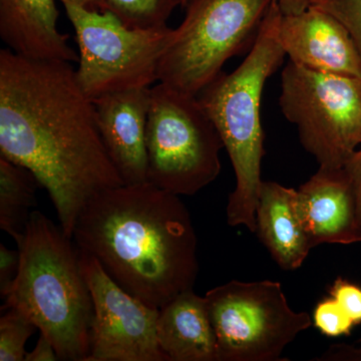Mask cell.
Returning <instances> with one entry per match:
<instances>
[{"instance_id":"obj_1","label":"cell","mask_w":361,"mask_h":361,"mask_svg":"<svg viewBox=\"0 0 361 361\" xmlns=\"http://www.w3.org/2000/svg\"><path fill=\"white\" fill-rule=\"evenodd\" d=\"M0 156L35 175L71 239L87 202L123 185L71 63L8 49L0 51Z\"/></svg>"},{"instance_id":"obj_2","label":"cell","mask_w":361,"mask_h":361,"mask_svg":"<svg viewBox=\"0 0 361 361\" xmlns=\"http://www.w3.org/2000/svg\"><path fill=\"white\" fill-rule=\"evenodd\" d=\"M73 240L123 290L157 310L193 289L198 277L191 214L180 196L149 182L111 188L90 199Z\"/></svg>"},{"instance_id":"obj_3","label":"cell","mask_w":361,"mask_h":361,"mask_svg":"<svg viewBox=\"0 0 361 361\" xmlns=\"http://www.w3.org/2000/svg\"><path fill=\"white\" fill-rule=\"evenodd\" d=\"M73 240L33 211L18 243V276L2 308H13L54 344L59 360L87 361L94 303Z\"/></svg>"},{"instance_id":"obj_4","label":"cell","mask_w":361,"mask_h":361,"mask_svg":"<svg viewBox=\"0 0 361 361\" xmlns=\"http://www.w3.org/2000/svg\"><path fill=\"white\" fill-rule=\"evenodd\" d=\"M282 11L273 0L246 59L232 73L221 71L198 94L215 123L234 169L236 186L228 200L227 222L256 231L257 206L264 151L261 99L268 78L283 63L279 39Z\"/></svg>"},{"instance_id":"obj_5","label":"cell","mask_w":361,"mask_h":361,"mask_svg":"<svg viewBox=\"0 0 361 361\" xmlns=\"http://www.w3.org/2000/svg\"><path fill=\"white\" fill-rule=\"evenodd\" d=\"M222 149V137L198 97L161 82L149 89V183L177 196H193L220 175Z\"/></svg>"},{"instance_id":"obj_6","label":"cell","mask_w":361,"mask_h":361,"mask_svg":"<svg viewBox=\"0 0 361 361\" xmlns=\"http://www.w3.org/2000/svg\"><path fill=\"white\" fill-rule=\"evenodd\" d=\"M273 0H188L173 28L158 82L198 97L228 59L252 47Z\"/></svg>"},{"instance_id":"obj_7","label":"cell","mask_w":361,"mask_h":361,"mask_svg":"<svg viewBox=\"0 0 361 361\" xmlns=\"http://www.w3.org/2000/svg\"><path fill=\"white\" fill-rule=\"evenodd\" d=\"M61 4L77 37L75 78L92 102L158 82L159 66L173 28H132L110 11H92L68 0Z\"/></svg>"},{"instance_id":"obj_8","label":"cell","mask_w":361,"mask_h":361,"mask_svg":"<svg viewBox=\"0 0 361 361\" xmlns=\"http://www.w3.org/2000/svg\"><path fill=\"white\" fill-rule=\"evenodd\" d=\"M280 108L319 167L341 169L361 146V78L320 73L288 61Z\"/></svg>"},{"instance_id":"obj_9","label":"cell","mask_w":361,"mask_h":361,"mask_svg":"<svg viewBox=\"0 0 361 361\" xmlns=\"http://www.w3.org/2000/svg\"><path fill=\"white\" fill-rule=\"evenodd\" d=\"M217 338L218 361H277L312 324L307 312L290 307L281 283L232 280L207 292Z\"/></svg>"},{"instance_id":"obj_10","label":"cell","mask_w":361,"mask_h":361,"mask_svg":"<svg viewBox=\"0 0 361 361\" xmlns=\"http://www.w3.org/2000/svg\"><path fill=\"white\" fill-rule=\"evenodd\" d=\"M78 253L94 303L87 361H169L157 336L159 310L123 290L96 258Z\"/></svg>"},{"instance_id":"obj_11","label":"cell","mask_w":361,"mask_h":361,"mask_svg":"<svg viewBox=\"0 0 361 361\" xmlns=\"http://www.w3.org/2000/svg\"><path fill=\"white\" fill-rule=\"evenodd\" d=\"M279 39L289 61L310 70L361 78V56L350 33L314 6L282 13Z\"/></svg>"},{"instance_id":"obj_12","label":"cell","mask_w":361,"mask_h":361,"mask_svg":"<svg viewBox=\"0 0 361 361\" xmlns=\"http://www.w3.org/2000/svg\"><path fill=\"white\" fill-rule=\"evenodd\" d=\"M297 208L311 247L361 242V226L345 171L319 167L297 190Z\"/></svg>"},{"instance_id":"obj_13","label":"cell","mask_w":361,"mask_h":361,"mask_svg":"<svg viewBox=\"0 0 361 361\" xmlns=\"http://www.w3.org/2000/svg\"><path fill=\"white\" fill-rule=\"evenodd\" d=\"M149 89L114 92L94 99L97 126L123 185L147 180V121Z\"/></svg>"},{"instance_id":"obj_14","label":"cell","mask_w":361,"mask_h":361,"mask_svg":"<svg viewBox=\"0 0 361 361\" xmlns=\"http://www.w3.org/2000/svg\"><path fill=\"white\" fill-rule=\"evenodd\" d=\"M58 18L56 0H0V37L23 58L77 63L70 37L58 30Z\"/></svg>"},{"instance_id":"obj_15","label":"cell","mask_w":361,"mask_h":361,"mask_svg":"<svg viewBox=\"0 0 361 361\" xmlns=\"http://www.w3.org/2000/svg\"><path fill=\"white\" fill-rule=\"evenodd\" d=\"M255 232L282 270L298 269L312 249L297 208V190L276 182L262 180Z\"/></svg>"},{"instance_id":"obj_16","label":"cell","mask_w":361,"mask_h":361,"mask_svg":"<svg viewBox=\"0 0 361 361\" xmlns=\"http://www.w3.org/2000/svg\"><path fill=\"white\" fill-rule=\"evenodd\" d=\"M157 336L169 361H218L217 338L205 297L187 290L159 310Z\"/></svg>"},{"instance_id":"obj_17","label":"cell","mask_w":361,"mask_h":361,"mask_svg":"<svg viewBox=\"0 0 361 361\" xmlns=\"http://www.w3.org/2000/svg\"><path fill=\"white\" fill-rule=\"evenodd\" d=\"M39 180L27 169L0 156V229L20 243L37 207Z\"/></svg>"},{"instance_id":"obj_18","label":"cell","mask_w":361,"mask_h":361,"mask_svg":"<svg viewBox=\"0 0 361 361\" xmlns=\"http://www.w3.org/2000/svg\"><path fill=\"white\" fill-rule=\"evenodd\" d=\"M184 0H106V11L132 28H154L167 25L171 14Z\"/></svg>"},{"instance_id":"obj_19","label":"cell","mask_w":361,"mask_h":361,"mask_svg":"<svg viewBox=\"0 0 361 361\" xmlns=\"http://www.w3.org/2000/svg\"><path fill=\"white\" fill-rule=\"evenodd\" d=\"M35 329L18 310L6 308L0 318V361L25 360V344Z\"/></svg>"},{"instance_id":"obj_20","label":"cell","mask_w":361,"mask_h":361,"mask_svg":"<svg viewBox=\"0 0 361 361\" xmlns=\"http://www.w3.org/2000/svg\"><path fill=\"white\" fill-rule=\"evenodd\" d=\"M316 329L324 336H348L355 326L351 318L332 297L317 304L313 314Z\"/></svg>"},{"instance_id":"obj_21","label":"cell","mask_w":361,"mask_h":361,"mask_svg":"<svg viewBox=\"0 0 361 361\" xmlns=\"http://www.w3.org/2000/svg\"><path fill=\"white\" fill-rule=\"evenodd\" d=\"M336 18L350 33L361 56V0H315L312 6Z\"/></svg>"},{"instance_id":"obj_22","label":"cell","mask_w":361,"mask_h":361,"mask_svg":"<svg viewBox=\"0 0 361 361\" xmlns=\"http://www.w3.org/2000/svg\"><path fill=\"white\" fill-rule=\"evenodd\" d=\"M330 296L348 313L355 325L361 324V287L337 278L330 288Z\"/></svg>"},{"instance_id":"obj_23","label":"cell","mask_w":361,"mask_h":361,"mask_svg":"<svg viewBox=\"0 0 361 361\" xmlns=\"http://www.w3.org/2000/svg\"><path fill=\"white\" fill-rule=\"evenodd\" d=\"M20 264V253L0 244V295L4 298L11 290L18 276Z\"/></svg>"},{"instance_id":"obj_24","label":"cell","mask_w":361,"mask_h":361,"mask_svg":"<svg viewBox=\"0 0 361 361\" xmlns=\"http://www.w3.org/2000/svg\"><path fill=\"white\" fill-rule=\"evenodd\" d=\"M343 169L355 193L358 219L361 226V147L351 155Z\"/></svg>"},{"instance_id":"obj_25","label":"cell","mask_w":361,"mask_h":361,"mask_svg":"<svg viewBox=\"0 0 361 361\" xmlns=\"http://www.w3.org/2000/svg\"><path fill=\"white\" fill-rule=\"evenodd\" d=\"M360 345L345 343L332 344L320 357L315 360L322 361H361V341Z\"/></svg>"},{"instance_id":"obj_26","label":"cell","mask_w":361,"mask_h":361,"mask_svg":"<svg viewBox=\"0 0 361 361\" xmlns=\"http://www.w3.org/2000/svg\"><path fill=\"white\" fill-rule=\"evenodd\" d=\"M58 360V353H56L54 344L42 334H40L35 348L25 355L26 361H56Z\"/></svg>"},{"instance_id":"obj_27","label":"cell","mask_w":361,"mask_h":361,"mask_svg":"<svg viewBox=\"0 0 361 361\" xmlns=\"http://www.w3.org/2000/svg\"><path fill=\"white\" fill-rule=\"evenodd\" d=\"M283 14L302 13L312 6L315 0H275Z\"/></svg>"},{"instance_id":"obj_28","label":"cell","mask_w":361,"mask_h":361,"mask_svg":"<svg viewBox=\"0 0 361 361\" xmlns=\"http://www.w3.org/2000/svg\"><path fill=\"white\" fill-rule=\"evenodd\" d=\"M61 1H65V0H61ZM68 1L80 4V6H84L85 8L92 9V11H106V0H68Z\"/></svg>"},{"instance_id":"obj_29","label":"cell","mask_w":361,"mask_h":361,"mask_svg":"<svg viewBox=\"0 0 361 361\" xmlns=\"http://www.w3.org/2000/svg\"><path fill=\"white\" fill-rule=\"evenodd\" d=\"M187 2H188V0H184V2H183V7L186 6Z\"/></svg>"}]
</instances>
